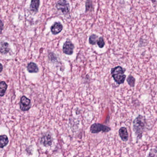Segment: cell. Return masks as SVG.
<instances>
[{"label":"cell","mask_w":157,"mask_h":157,"mask_svg":"<svg viewBox=\"0 0 157 157\" xmlns=\"http://www.w3.org/2000/svg\"><path fill=\"white\" fill-rule=\"evenodd\" d=\"M146 119L144 116L139 115L133 122V129L138 139H141L145 128Z\"/></svg>","instance_id":"cell-1"},{"label":"cell","mask_w":157,"mask_h":157,"mask_svg":"<svg viewBox=\"0 0 157 157\" xmlns=\"http://www.w3.org/2000/svg\"><path fill=\"white\" fill-rule=\"evenodd\" d=\"M125 71L126 69L120 66L113 68L111 70V75L117 84L121 85L124 83L126 78V75H124Z\"/></svg>","instance_id":"cell-2"},{"label":"cell","mask_w":157,"mask_h":157,"mask_svg":"<svg viewBox=\"0 0 157 157\" xmlns=\"http://www.w3.org/2000/svg\"><path fill=\"white\" fill-rule=\"evenodd\" d=\"M111 130V129L109 126L99 123L93 124L90 127V131L92 133H98L101 132H108Z\"/></svg>","instance_id":"cell-3"},{"label":"cell","mask_w":157,"mask_h":157,"mask_svg":"<svg viewBox=\"0 0 157 157\" xmlns=\"http://www.w3.org/2000/svg\"><path fill=\"white\" fill-rule=\"evenodd\" d=\"M56 7L60 11L63 13L66 14L69 13L70 11V5L66 0H59L56 4Z\"/></svg>","instance_id":"cell-4"},{"label":"cell","mask_w":157,"mask_h":157,"mask_svg":"<svg viewBox=\"0 0 157 157\" xmlns=\"http://www.w3.org/2000/svg\"><path fill=\"white\" fill-rule=\"evenodd\" d=\"M31 101L25 96L21 97L20 101V109L22 111H28L31 108Z\"/></svg>","instance_id":"cell-5"},{"label":"cell","mask_w":157,"mask_h":157,"mask_svg":"<svg viewBox=\"0 0 157 157\" xmlns=\"http://www.w3.org/2000/svg\"><path fill=\"white\" fill-rule=\"evenodd\" d=\"M74 45L70 41H66L63 44V53L68 55L73 54L74 49Z\"/></svg>","instance_id":"cell-6"},{"label":"cell","mask_w":157,"mask_h":157,"mask_svg":"<svg viewBox=\"0 0 157 157\" xmlns=\"http://www.w3.org/2000/svg\"><path fill=\"white\" fill-rule=\"evenodd\" d=\"M52 142V138L49 134L44 135L40 139V143L44 146L48 147L51 145Z\"/></svg>","instance_id":"cell-7"},{"label":"cell","mask_w":157,"mask_h":157,"mask_svg":"<svg viewBox=\"0 0 157 157\" xmlns=\"http://www.w3.org/2000/svg\"><path fill=\"white\" fill-rule=\"evenodd\" d=\"M63 27L61 23H55L51 28V30L52 33L53 35H56L57 34H59L61 32L62 30Z\"/></svg>","instance_id":"cell-8"},{"label":"cell","mask_w":157,"mask_h":157,"mask_svg":"<svg viewBox=\"0 0 157 157\" xmlns=\"http://www.w3.org/2000/svg\"><path fill=\"white\" fill-rule=\"evenodd\" d=\"M119 135L122 140L126 142L128 139V134L127 129L125 127H122L120 128L119 131Z\"/></svg>","instance_id":"cell-9"},{"label":"cell","mask_w":157,"mask_h":157,"mask_svg":"<svg viewBox=\"0 0 157 157\" xmlns=\"http://www.w3.org/2000/svg\"><path fill=\"white\" fill-rule=\"evenodd\" d=\"M27 70L30 73H36L38 72L39 68L36 64L31 62L28 64Z\"/></svg>","instance_id":"cell-10"},{"label":"cell","mask_w":157,"mask_h":157,"mask_svg":"<svg viewBox=\"0 0 157 157\" xmlns=\"http://www.w3.org/2000/svg\"><path fill=\"white\" fill-rule=\"evenodd\" d=\"M10 51L9 44L6 42H0V52L2 54H5Z\"/></svg>","instance_id":"cell-11"},{"label":"cell","mask_w":157,"mask_h":157,"mask_svg":"<svg viewBox=\"0 0 157 157\" xmlns=\"http://www.w3.org/2000/svg\"><path fill=\"white\" fill-rule=\"evenodd\" d=\"M40 5V0H31L30 9L31 11L35 13L37 12Z\"/></svg>","instance_id":"cell-12"},{"label":"cell","mask_w":157,"mask_h":157,"mask_svg":"<svg viewBox=\"0 0 157 157\" xmlns=\"http://www.w3.org/2000/svg\"><path fill=\"white\" fill-rule=\"evenodd\" d=\"M8 139L6 135L0 136V148H3L8 144Z\"/></svg>","instance_id":"cell-13"},{"label":"cell","mask_w":157,"mask_h":157,"mask_svg":"<svg viewBox=\"0 0 157 157\" xmlns=\"http://www.w3.org/2000/svg\"><path fill=\"white\" fill-rule=\"evenodd\" d=\"M7 88V85L5 81L0 82V97H3Z\"/></svg>","instance_id":"cell-14"},{"label":"cell","mask_w":157,"mask_h":157,"mask_svg":"<svg viewBox=\"0 0 157 157\" xmlns=\"http://www.w3.org/2000/svg\"><path fill=\"white\" fill-rule=\"evenodd\" d=\"M98 36L95 34H92V35H90V36L89 39V42L90 44L92 45H96L98 42Z\"/></svg>","instance_id":"cell-15"},{"label":"cell","mask_w":157,"mask_h":157,"mask_svg":"<svg viewBox=\"0 0 157 157\" xmlns=\"http://www.w3.org/2000/svg\"><path fill=\"white\" fill-rule=\"evenodd\" d=\"M135 78L132 75H129L127 78V82H128L129 86H131V87H134L135 85Z\"/></svg>","instance_id":"cell-16"},{"label":"cell","mask_w":157,"mask_h":157,"mask_svg":"<svg viewBox=\"0 0 157 157\" xmlns=\"http://www.w3.org/2000/svg\"><path fill=\"white\" fill-rule=\"evenodd\" d=\"M92 9V4L90 0H87L86 3V12L90 11Z\"/></svg>","instance_id":"cell-17"},{"label":"cell","mask_w":157,"mask_h":157,"mask_svg":"<svg viewBox=\"0 0 157 157\" xmlns=\"http://www.w3.org/2000/svg\"><path fill=\"white\" fill-rule=\"evenodd\" d=\"M97 44H98V47L101 48H102L104 47V45H105V42H104L103 37H101L98 39Z\"/></svg>","instance_id":"cell-18"},{"label":"cell","mask_w":157,"mask_h":157,"mask_svg":"<svg viewBox=\"0 0 157 157\" xmlns=\"http://www.w3.org/2000/svg\"><path fill=\"white\" fill-rule=\"evenodd\" d=\"M147 157H157V149L153 148L151 149Z\"/></svg>","instance_id":"cell-19"},{"label":"cell","mask_w":157,"mask_h":157,"mask_svg":"<svg viewBox=\"0 0 157 157\" xmlns=\"http://www.w3.org/2000/svg\"><path fill=\"white\" fill-rule=\"evenodd\" d=\"M3 23L2 21L0 19V34L2 33V31L3 29Z\"/></svg>","instance_id":"cell-20"},{"label":"cell","mask_w":157,"mask_h":157,"mask_svg":"<svg viewBox=\"0 0 157 157\" xmlns=\"http://www.w3.org/2000/svg\"><path fill=\"white\" fill-rule=\"evenodd\" d=\"M3 70V66L1 63H0V73L2 72Z\"/></svg>","instance_id":"cell-21"}]
</instances>
